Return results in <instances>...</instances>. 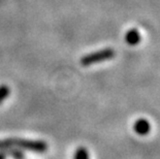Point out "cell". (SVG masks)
Here are the masks:
<instances>
[{"label": "cell", "instance_id": "8", "mask_svg": "<svg viewBox=\"0 0 160 159\" xmlns=\"http://www.w3.org/2000/svg\"><path fill=\"white\" fill-rule=\"evenodd\" d=\"M0 159H6V155L2 152H0Z\"/></svg>", "mask_w": 160, "mask_h": 159}, {"label": "cell", "instance_id": "2", "mask_svg": "<svg viewBox=\"0 0 160 159\" xmlns=\"http://www.w3.org/2000/svg\"><path fill=\"white\" fill-rule=\"evenodd\" d=\"M115 56H116V52L113 49L111 48L102 49L100 51H97V52L91 53L89 55L84 56L81 59V64L83 66H90L92 64H96V63L107 61V60H110L112 58H114Z\"/></svg>", "mask_w": 160, "mask_h": 159}, {"label": "cell", "instance_id": "4", "mask_svg": "<svg viewBox=\"0 0 160 159\" xmlns=\"http://www.w3.org/2000/svg\"><path fill=\"white\" fill-rule=\"evenodd\" d=\"M133 130L139 135H147L151 130V125L146 119H138L133 124Z\"/></svg>", "mask_w": 160, "mask_h": 159}, {"label": "cell", "instance_id": "1", "mask_svg": "<svg viewBox=\"0 0 160 159\" xmlns=\"http://www.w3.org/2000/svg\"><path fill=\"white\" fill-rule=\"evenodd\" d=\"M6 146L18 148L20 150H28L34 153H43L48 150V144L43 141H31L24 138H6L2 141Z\"/></svg>", "mask_w": 160, "mask_h": 159}, {"label": "cell", "instance_id": "7", "mask_svg": "<svg viewBox=\"0 0 160 159\" xmlns=\"http://www.w3.org/2000/svg\"><path fill=\"white\" fill-rule=\"evenodd\" d=\"M74 159H89V153L86 150V148H78L76 153H74Z\"/></svg>", "mask_w": 160, "mask_h": 159}, {"label": "cell", "instance_id": "6", "mask_svg": "<svg viewBox=\"0 0 160 159\" xmlns=\"http://www.w3.org/2000/svg\"><path fill=\"white\" fill-rule=\"evenodd\" d=\"M11 94V89L8 85H0V104Z\"/></svg>", "mask_w": 160, "mask_h": 159}, {"label": "cell", "instance_id": "3", "mask_svg": "<svg viewBox=\"0 0 160 159\" xmlns=\"http://www.w3.org/2000/svg\"><path fill=\"white\" fill-rule=\"evenodd\" d=\"M0 152L4 153L5 155H8L13 159H25V153L22 150L18 148L6 146L2 141H0Z\"/></svg>", "mask_w": 160, "mask_h": 159}, {"label": "cell", "instance_id": "5", "mask_svg": "<svg viewBox=\"0 0 160 159\" xmlns=\"http://www.w3.org/2000/svg\"><path fill=\"white\" fill-rule=\"evenodd\" d=\"M125 42L129 46H137L141 42V33L138 29L128 30L125 34Z\"/></svg>", "mask_w": 160, "mask_h": 159}]
</instances>
